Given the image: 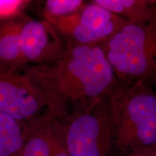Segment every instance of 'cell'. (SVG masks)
<instances>
[{
	"instance_id": "6da1fadb",
	"label": "cell",
	"mask_w": 156,
	"mask_h": 156,
	"mask_svg": "<svg viewBox=\"0 0 156 156\" xmlns=\"http://www.w3.org/2000/svg\"><path fill=\"white\" fill-rule=\"evenodd\" d=\"M24 68L44 93L48 116L58 121L104 101L119 83L101 45H65L55 61Z\"/></svg>"
},
{
	"instance_id": "7a4b0ae2",
	"label": "cell",
	"mask_w": 156,
	"mask_h": 156,
	"mask_svg": "<svg viewBox=\"0 0 156 156\" xmlns=\"http://www.w3.org/2000/svg\"><path fill=\"white\" fill-rule=\"evenodd\" d=\"M107 101L116 156L156 145V93L151 85L119 82Z\"/></svg>"
},
{
	"instance_id": "3957f363",
	"label": "cell",
	"mask_w": 156,
	"mask_h": 156,
	"mask_svg": "<svg viewBox=\"0 0 156 156\" xmlns=\"http://www.w3.org/2000/svg\"><path fill=\"white\" fill-rule=\"evenodd\" d=\"M101 46L119 82H156V17L127 23Z\"/></svg>"
},
{
	"instance_id": "277c9868",
	"label": "cell",
	"mask_w": 156,
	"mask_h": 156,
	"mask_svg": "<svg viewBox=\"0 0 156 156\" xmlns=\"http://www.w3.org/2000/svg\"><path fill=\"white\" fill-rule=\"evenodd\" d=\"M58 122L69 156H116L107 98L86 112Z\"/></svg>"
},
{
	"instance_id": "5b68a950",
	"label": "cell",
	"mask_w": 156,
	"mask_h": 156,
	"mask_svg": "<svg viewBox=\"0 0 156 156\" xmlns=\"http://www.w3.org/2000/svg\"><path fill=\"white\" fill-rule=\"evenodd\" d=\"M49 23L65 45H101L129 23L125 19L90 2L69 16L44 20Z\"/></svg>"
},
{
	"instance_id": "8992f818",
	"label": "cell",
	"mask_w": 156,
	"mask_h": 156,
	"mask_svg": "<svg viewBox=\"0 0 156 156\" xmlns=\"http://www.w3.org/2000/svg\"><path fill=\"white\" fill-rule=\"evenodd\" d=\"M20 70L0 66V113L25 126L48 116V109L44 93Z\"/></svg>"
},
{
	"instance_id": "52a82bcc",
	"label": "cell",
	"mask_w": 156,
	"mask_h": 156,
	"mask_svg": "<svg viewBox=\"0 0 156 156\" xmlns=\"http://www.w3.org/2000/svg\"><path fill=\"white\" fill-rule=\"evenodd\" d=\"M20 38L25 67L55 61L65 49L63 40L46 20H36L24 17Z\"/></svg>"
},
{
	"instance_id": "ba28073f",
	"label": "cell",
	"mask_w": 156,
	"mask_h": 156,
	"mask_svg": "<svg viewBox=\"0 0 156 156\" xmlns=\"http://www.w3.org/2000/svg\"><path fill=\"white\" fill-rule=\"evenodd\" d=\"M25 143L20 156H51L54 122L48 117L24 126Z\"/></svg>"
},
{
	"instance_id": "9c48e42d",
	"label": "cell",
	"mask_w": 156,
	"mask_h": 156,
	"mask_svg": "<svg viewBox=\"0 0 156 156\" xmlns=\"http://www.w3.org/2000/svg\"><path fill=\"white\" fill-rule=\"evenodd\" d=\"M24 17L0 22V66L20 69L25 67L21 54L20 31Z\"/></svg>"
},
{
	"instance_id": "30bf717a",
	"label": "cell",
	"mask_w": 156,
	"mask_h": 156,
	"mask_svg": "<svg viewBox=\"0 0 156 156\" xmlns=\"http://www.w3.org/2000/svg\"><path fill=\"white\" fill-rule=\"evenodd\" d=\"M103 8L129 23H142L156 17V1L147 0H94Z\"/></svg>"
},
{
	"instance_id": "8fae6325",
	"label": "cell",
	"mask_w": 156,
	"mask_h": 156,
	"mask_svg": "<svg viewBox=\"0 0 156 156\" xmlns=\"http://www.w3.org/2000/svg\"><path fill=\"white\" fill-rule=\"evenodd\" d=\"M24 143V125L0 113V156H20Z\"/></svg>"
},
{
	"instance_id": "7c38bea8",
	"label": "cell",
	"mask_w": 156,
	"mask_h": 156,
	"mask_svg": "<svg viewBox=\"0 0 156 156\" xmlns=\"http://www.w3.org/2000/svg\"><path fill=\"white\" fill-rule=\"evenodd\" d=\"M85 4L82 0H47L44 3L43 15L45 20L62 18L75 14Z\"/></svg>"
},
{
	"instance_id": "4fadbf2b",
	"label": "cell",
	"mask_w": 156,
	"mask_h": 156,
	"mask_svg": "<svg viewBox=\"0 0 156 156\" xmlns=\"http://www.w3.org/2000/svg\"><path fill=\"white\" fill-rule=\"evenodd\" d=\"M30 2L25 0H0V22L12 20L23 15Z\"/></svg>"
},
{
	"instance_id": "5bb4252c",
	"label": "cell",
	"mask_w": 156,
	"mask_h": 156,
	"mask_svg": "<svg viewBox=\"0 0 156 156\" xmlns=\"http://www.w3.org/2000/svg\"><path fill=\"white\" fill-rule=\"evenodd\" d=\"M54 138L53 151L51 156H69L64 147L62 140L59 124L57 120L54 119Z\"/></svg>"
},
{
	"instance_id": "9a60e30c",
	"label": "cell",
	"mask_w": 156,
	"mask_h": 156,
	"mask_svg": "<svg viewBox=\"0 0 156 156\" xmlns=\"http://www.w3.org/2000/svg\"><path fill=\"white\" fill-rule=\"evenodd\" d=\"M123 156H156V145L150 147L132 151Z\"/></svg>"
}]
</instances>
